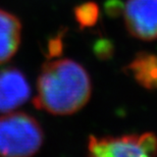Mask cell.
I'll use <instances>...</instances> for the list:
<instances>
[{
  "label": "cell",
  "instance_id": "1",
  "mask_svg": "<svg viewBox=\"0 0 157 157\" xmlns=\"http://www.w3.org/2000/svg\"><path fill=\"white\" fill-rule=\"evenodd\" d=\"M92 85L89 74L71 59H54L42 67L34 105L54 115H70L90 100Z\"/></svg>",
  "mask_w": 157,
  "mask_h": 157
},
{
  "label": "cell",
  "instance_id": "6",
  "mask_svg": "<svg viewBox=\"0 0 157 157\" xmlns=\"http://www.w3.org/2000/svg\"><path fill=\"white\" fill-rule=\"evenodd\" d=\"M21 39V24L10 12L0 9V63L17 53Z\"/></svg>",
  "mask_w": 157,
  "mask_h": 157
},
{
  "label": "cell",
  "instance_id": "3",
  "mask_svg": "<svg viewBox=\"0 0 157 157\" xmlns=\"http://www.w3.org/2000/svg\"><path fill=\"white\" fill-rule=\"evenodd\" d=\"M124 14L131 36L144 41L157 39V0H128Z\"/></svg>",
  "mask_w": 157,
  "mask_h": 157
},
{
  "label": "cell",
  "instance_id": "4",
  "mask_svg": "<svg viewBox=\"0 0 157 157\" xmlns=\"http://www.w3.org/2000/svg\"><path fill=\"white\" fill-rule=\"evenodd\" d=\"M31 87L17 68L0 71V113H7L24 105L31 97Z\"/></svg>",
  "mask_w": 157,
  "mask_h": 157
},
{
  "label": "cell",
  "instance_id": "11",
  "mask_svg": "<svg viewBox=\"0 0 157 157\" xmlns=\"http://www.w3.org/2000/svg\"><path fill=\"white\" fill-rule=\"evenodd\" d=\"M125 4L121 0H106L104 3L105 13L110 18H117L124 13Z\"/></svg>",
  "mask_w": 157,
  "mask_h": 157
},
{
  "label": "cell",
  "instance_id": "7",
  "mask_svg": "<svg viewBox=\"0 0 157 157\" xmlns=\"http://www.w3.org/2000/svg\"><path fill=\"white\" fill-rule=\"evenodd\" d=\"M124 71L133 76L142 87L148 90L157 89V55L146 51L138 52Z\"/></svg>",
  "mask_w": 157,
  "mask_h": 157
},
{
  "label": "cell",
  "instance_id": "12",
  "mask_svg": "<svg viewBox=\"0 0 157 157\" xmlns=\"http://www.w3.org/2000/svg\"><path fill=\"white\" fill-rule=\"evenodd\" d=\"M62 51V41L61 36H58L57 38L52 39L49 43V54L51 57H57L61 54Z\"/></svg>",
  "mask_w": 157,
  "mask_h": 157
},
{
  "label": "cell",
  "instance_id": "9",
  "mask_svg": "<svg viewBox=\"0 0 157 157\" xmlns=\"http://www.w3.org/2000/svg\"><path fill=\"white\" fill-rule=\"evenodd\" d=\"M93 53L96 56L97 59L101 61L109 60L113 57L115 47L112 41L109 39L101 38L98 39L93 45Z\"/></svg>",
  "mask_w": 157,
  "mask_h": 157
},
{
  "label": "cell",
  "instance_id": "2",
  "mask_svg": "<svg viewBox=\"0 0 157 157\" xmlns=\"http://www.w3.org/2000/svg\"><path fill=\"white\" fill-rule=\"evenodd\" d=\"M43 141L42 128L32 115L14 110L0 117V156H32Z\"/></svg>",
  "mask_w": 157,
  "mask_h": 157
},
{
  "label": "cell",
  "instance_id": "10",
  "mask_svg": "<svg viewBox=\"0 0 157 157\" xmlns=\"http://www.w3.org/2000/svg\"><path fill=\"white\" fill-rule=\"evenodd\" d=\"M138 143L146 156L154 157L157 155V136L154 133L146 132L140 135Z\"/></svg>",
  "mask_w": 157,
  "mask_h": 157
},
{
  "label": "cell",
  "instance_id": "5",
  "mask_svg": "<svg viewBox=\"0 0 157 157\" xmlns=\"http://www.w3.org/2000/svg\"><path fill=\"white\" fill-rule=\"evenodd\" d=\"M139 135H124L121 137L97 138L93 135L89 136L88 153L96 157H125L141 156L145 157V153L140 148Z\"/></svg>",
  "mask_w": 157,
  "mask_h": 157
},
{
  "label": "cell",
  "instance_id": "8",
  "mask_svg": "<svg viewBox=\"0 0 157 157\" xmlns=\"http://www.w3.org/2000/svg\"><path fill=\"white\" fill-rule=\"evenodd\" d=\"M100 14L99 6L96 2L89 1L78 5L75 8V17L81 29L92 28L98 21Z\"/></svg>",
  "mask_w": 157,
  "mask_h": 157
}]
</instances>
